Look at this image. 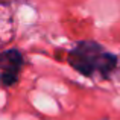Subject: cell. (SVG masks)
<instances>
[{"label": "cell", "mask_w": 120, "mask_h": 120, "mask_svg": "<svg viewBox=\"0 0 120 120\" xmlns=\"http://www.w3.org/2000/svg\"><path fill=\"white\" fill-rule=\"evenodd\" d=\"M67 62L73 70L87 78L108 79L119 65L116 53L106 50L97 41H78L67 55Z\"/></svg>", "instance_id": "cell-1"}, {"label": "cell", "mask_w": 120, "mask_h": 120, "mask_svg": "<svg viewBox=\"0 0 120 120\" xmlns=\"http://www.w3.org/2000/svg\"><path fill=\"white\" fill-rule=\"evenodd\" d=\"M24 64V56L18 49H6L0 55V82L5 88L12 87L18 82L21 67Z\"/></svg>", "instance_id": "cell-2"}]
</instances>
